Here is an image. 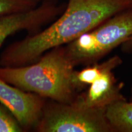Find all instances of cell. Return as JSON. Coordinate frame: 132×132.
<instances>
[{
  "mask_svg": "<svg viewBox=\"0 0 132 132\" xmlns=\"http://www.w3.org/2000/svg\"><path fill=\"white\" fill-rule=\"evenodd\" d=\"M131 7L132 0H69L63 12L47 28L8 46L1 54L0 65L32 63L50 50L66 45Z\"/></svg>",
  "mask_w": 132,
  "mask_h": 132,
  "instance_id": "1",
  "label": "cell"
},
{
  "mask_svg": "<svg viewBox=\"0 0 132 132\" xmlns=\"http://www.w3.org/2000/svg\"><path fill=\"white\" fill-rule=\"evenodd\" d=\"M75 67L60 46L50 50L32 65L0 66V78L25 92L70 104L77 93L73 82Z\"/></svg>",
  "mask_w": 132,
  "mask_h": 132,
  "instance_id": "2",
  "label": "cell"
},
{
  "mask_svg": "<svg viewBox=\"0 0 132 132\" xmlns=\"http://www.w3.org/2000/svg\"><path fill=\"white\" fill-rule=\"evenodd\" d=\"M132 35V7L115 14L64 47L74 65L98 62Z\"/></svg>",
  "mask_w": 132,
  "mask_h": 132,
  "instance_id": "3",
  "label": "cell"
},
{
  "mask_svg": "<svg viewBox=\"0 0 132 132\" xmlns=\"http://www.w3.org/2000/svg\"><path fill=\"white\" fill-rule=\"evenodd\" d=\"M106 110L54 102L43 111L38 129L42 132H114Z\"/></svg>",
  "mask_w": 132,
  "mask_h": 132,
  "instance_id": "4",
  "label": "cell"
},
{
  "mask_svg": "<svg viewBox=\"0 0 132 132\" xmlns=\"http://www.w3.org/2000/svg\"><path fill=\"white\" fill-rule=\"evenodd\" d=\"M65 6L55 0H42L34 9L0 17V47L6 38L18 31L27 30L34 34L40 31L41 27L56 19Z\"/></svg>",
  "mask_w": 132,
  "mask_h": 132,
  "instance_id": "5",
  "label": "cell"
},
{
  "mask_svg": "<svg viewBox=\"0 0 132 132\" xmlns=\"http://www.w3.org/2000/svg\"><path fill=\"white\" fill-rule=\"evenodd\" d=\"M0 103L21 126L29 127L37 122L44 111L42 97L20 89L1 78Z\"/></svg>",
  "mask_w": 132,
  "mask_h": 132,
  "instance_id": "6",
  "label": "cell"
},
{
  "mask_svg": "<svg viewBox=\"0 0 132 132\" xmlns=\"http://www.w3.org/2000/svg\"><path fill=\"white\" fill-rule=\"evenodd\" d=\"M118 67H108L86 91L77 95L72 103L86 108H106L116 102L126 100L121 93L123 84L118 81L113 73Z\"/></svg>",
  "mask_w": 132,
  "mask_h": 132,
  "instance_id": "7",
  "label": "cell"
},
{
  "mask_svg": "<svg viewBox=\"0 0 132 132\" xmlns=\"http://www.w3.org/2000/svg\"><path fill=\"white\" fill-rule=\"evenodd\" d=\"M122 60L118 55H115L101 63L92 64L87 65L80 71H75L73 77V82L76 90L80 91L86 88L93 81L98 78L108 67L113 65L119 66Z\"/></svg>",
  "mask_w": 132,
  "mask_h": 132,
  "instance_id": "8",
  "label": "cell"
},
{
  "mask_svg": "<svg viewBox=\"0 0 132 132\" xmlns=\"http://www.w3.org/2000/svg\"><path fill=\"white\" fill-rule=\"evenodd\" d=\"M106 113L114 132H132V101L116 102L107 107Z\"/></svg>",
  "mask_w": 132,
  "mask_h": 132,
  "instance_id": "9",
  "label": "cell"
},
{
  "mask_svg": "<svg viewBox=\"0 0 132 132\" xmlns=\"http://www.w3.org/2000/svg\"><path fill=\"white\" fill-rule=\"evenodd\" d=\"M42 0H0V17L37 7Z\"/></svg>",
  "mask_w": 132,
  "mask_h": 132,
  "instance_id": "10",
  "label": "cell"
},
{
  "mask_svg": "<svg viewBox=\"0 0 132 132\" xmlns=\"http://www.w3.org/2000/svg\"><path fill=\"white\" fill-rule=\"evenodd\" d=\"M0 106V132L21 131L20 125Z\"/></svg>",
  "mask_w": 132,
  "mask_h": 132,
  "instance_id": "11",
  "label": "cell"
},
{
  "mask_svg": "<svg viewBox=\"0 0 132 132\" xmlns=\"http://www.w3.org/2000/svg\"><path fill=\"white\" fill-rule=\"evenodd\" d=\"M121 47V50L123 52L127 53H131L132 52V35L130 36L129 37L123 42L120 45Z\"/></svg>",
  "mask_w": 132,
  "mask_h": 132,
  "instance_id": "12",
  "label": "cell"
},
{
  "mask_svg": "<svg viewBox=\"0 0 132 132\" xmlns=\"http://www.w3.org/2000/svg\"><path fill=\"white\" fill-rule=\"evenodd\" d=\"M130 100L132 101V85H131V98H130Z\"/></svg>",
  "mask_w": 132,
  "mask_h": 132,
  "instance_id": "13",
  "label": "cell"
}]
</instances>
